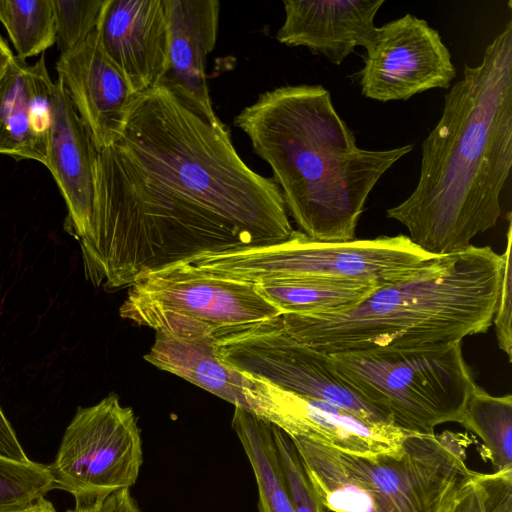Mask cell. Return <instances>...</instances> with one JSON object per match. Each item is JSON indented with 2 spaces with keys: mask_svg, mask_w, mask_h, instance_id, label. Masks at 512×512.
Instances as JSON below:
<instances>
[{
  "mask_svg": "<svg viewBox=\"0 0 512 512\" xmlns=\"http://www.w3.org/2000/svg\"><path fill=\"white\" fill-rule=\"evenodd\" d=\"M272 177L239 156L230 131L160 84L134 100L98 152L79 240L86 278L117 290L205 255L270 246L294 233Z\"/></svg>",
  "mask_w": 512,
  "mask_h": 512,
  "instance_id": "1",
  "label": "cell"
},
{
  "mask_svg": "<svg viewBox=\"0 0 512 512\" xmlns=\"http://www.w3.org/2000/svg\"><path fill=\"white\" fill-rule=\"evenodd\" d=\"M512 167V21L464 65L445 94L442 115L422 143L419 180L386 210L411 241L435 256L465 250L496 226L500 195Z\"/></svg>",
  "mask_w": 512,
  "mask_h": 512,
  "instance_id": "2",
  "label": "cell"
},
{
  "mask_svg": "<svg viewBox=\"0 0 512 512\" xmlns=\"http://www.w3.org/2000/svg\"><path fill=\"white\" fill-rule=\"evenodd\" d=\"M272 169L303 234L321 242L355 239L366 200L413 145L366 150L322 85H286L259 95L234 120Z\"/></svg>",
  "mask_w": 512,
  "mask_h": 512,
  "instance_id": "3",
  "label": "cell"
},
{
  "mask_svg": "<svg viewBox=\"0 0 512 512\" xmlns=\"http://www.w3.org/2000/svg\"><path fill=\"white\" fill-rule=\"evenodd\" d=\"M503 268V254L471 245L376 287L345 312L278 318L291 337L328 354L461 342L492 325Z\"/></svg>",
  "mask_w": 512,
  "mask_h": 512,
  "instance_id": "4",
  "label": "cell"
},
{
  "mask_svg": "<svg viewBox=\"0 0 512 512\" xmlns=\"http://www.w3.org/2000/svg\"><path fill=\"white\" fill-rule=\"evenodd\" d=\"M306 474L332 512H450L475 471L462 434H409L397 452L373 458L291 438Z\"/></svg>",
  "mask_w": 512,
  "mask_h": 512,
  "instance_id": "5",
  "label": "cell"
},
{
  "mask_svg": "<svg viewBox=\"0 0 512 512\" xmlns=\"http://www.w3.org/2000/svg\"><path fill=\"white\" fill-rule=\"evenodd\" d=\"M338 373L409 433L433 434L459 422L476 384L461 342L384 347L330 354Z\"/></svg>",
  "mask_w": 512,
  "mask_h": 512,
  "instance_id": "6",
  "label": "cell"
},
{
  "mask_svg": "<svg viewBox=\"0 0 512 512\" xmlns=\"http://www.w3.org/2000/svg\"><path fill=\"white\" fill-rule=\"evenodd\" d=\"M434 257L403 234L321 242L295 230L288 240L279 244L200 256L180 265L253 284L276 278L316 277L381 286Z\"/></svg>",
  "mask_w": 512,
  "mask_h": 512,
  "instance_id": "7",
  "label": "cell"
},
{
  "mask_svg": "<svg viewBox=\"0 0 512 512\" xmlns=\"http://www.w3.org/2000/svg\"><path fill=\"white\" fill-rule=\"evenodd\" d=\"M216 356L282 389L337 406L359 419L393 425L388 414L366 401L336 370L330 354L291 337L278 316L213 331Z\"/></svg>",
  "mask_w": 512,
  "mask_h": 512,
  "instance_id": "8",
  "label": "cell"
},
{
  "mask_svg": "<svg viewBox=\"0 0 512 512\" xmlns=\"http://www.w3.org/2000/svg\"><path fill=\"white\" fill-rule=\"evenodd\" d=\"M142 464L141 431L134 411L110 394L93 406L77 409L48 467L54 488L73 495L76 503L90 504L130 489Z\"/></svg>",
  "mask_w": 512,
  "mask_h": 512,
  "instance_id": "9",
  "label": "cell"
},
{
  "mask_svg": "<svg viewBox=\"0 0 512 512\" xmlns=\"http://www.w3.org/2000/svg\"><path fill=\"white\" fill-rule=\"evenodd\" d=\"M128 288L120 316L140 326L172 317L196 321L214 331L281 315L260 295L255 284L201 273L182 265L149 274Z\"/></svg>",
  "mask_w": 512,
  "mask_h": 512,
  "instance_id": "10",
  "label": "cell"
},
{
  "mask_svg": "<svg viewBox=\"0 0 512 512\" xmlns=\"http://www.w3.org/2000/svg\"><path fill=\"white\" fill-rule=\"evenodd\" d=\"M358 72L361 94L389 102L430 89H448L456 76L439 32L410 13L377 28Z\"/></svg>",
  "mask_w": 512,
  "mask_h": 512,
  "instance_id": "11",
  "label": "cell"
},
{
  "mask_svg": "<svg viewBox=\"0 0 512 512\" xmlns=\"http://www.w3.org/2000/svg\"><path fill=\"white\" fill-rule=\"evenodd\" d=\"M155 332L147 362L268 422L282 389L222 362L214 352L212 328L188 321Z\"/></svg>",
  "mask_w": 512,
  "mask_h": 512,
  "instance_id": "12",
  "label": "cell"
},
{
  "mask_svg": "<svg viewBox=\"0 0 512 512\" xmlns=\"http://www.w3.org/2000/svg\"><path fill=\"white\" fill-rule=\"evenodd\" d=\"M55 68L97 151L111 145L138 95L108 57L98 29L61 54Z\"/></svg>",
  "mask_w": 512,
  "mask_h": 512,
  "instance_id": "13",
  "label": "cell"
},
{
  "mask_svg": "<svg viewBox=\"0 0 512 512\" xmlns=\"http://www.w3.org/2000/svg\"><path fill=\"white\" fill-rule=\"evenodd\" d=\"M97 29L105 52L136 95L162 84L168 65L163 0H107Z\"/></svg>",
  "mask_w": 512,
  "mask_h": 512,
  "instance_id": "14",
  "label": "cell"
},
{
  "mask_svg": "<svg viewBox=\"0 0 512 512\" xmlns=\"http://www.w3.org/2000/svg\"><path fill=\"white\" fill-rule=\"evenodd\" d=\"M384 0H285V19L276 39L305 47L340 65L355 48L374 39L375 16Z\"/></svg>",
  "mask_w": 512,
  "mask_h": 512,
  "instance_id": "15",
  "label": "cell"
},
{
  "mask_svg": "<svg viewBox=\"0 0 512 512\" xmlns=\"http://www.w3.org/2000/svg\"><path fill=\"white\" fill-rule=\"evenodd\" d=\"M97 157L98 151L86 125L65 87L57 80L46 167L65 200L69 227L78 240L86 235L90 225Z\"/></svg>",
  "mask_w": 512,
  "mask_h": 512,
  "instance_id": "16",
  "label": "cell"
},
{
  "mask_svg": "<svg viewBox=\"0 0 512 512\" xmlns=\"http://www.w3.org/2000/svg\"><path fill=\"white\" fill-rule=\"evenodd\" d=\"M269 423L290 438L311 439L368 458L399 451L412 434L393 425L365 422L337 406L285 389Z\"/></svg>",
  "mask_w": 512,
  "mask_h": 512,
  "instance_id": "17",
  "label": "cell"
},
{
  "mask_svg": "<svg viewBox=\"0 0 512 512\" xmlns=\"http://www.w3.org/2000/svg\"><path fill=\"white\" fill-rule=\"evenodd\" d=\"M168 23V65L163 85L217 119L206 79L220 15L218 0H163Z\"/></svg>",
  "mask_w": 512,
  "mask_h": 512,
  "instance_id": "18",
  "label": "cell"
},
{
  "mask_svg": "<svg viewBox=\"0 0 512 512\" xmlns=\"http://www.w3.org/2000/svg\"><path fill=\"white\" fill-rule=\"evenodd\" d=\"M255 285L281 314L315 316L350 310L378 287L362 281L316 277L268 279Z\"/></svg>",
  "mask_w": 512,
  "mask_h": 512,
  "instance_id": "19",
  "label": "cell"
},
{
  "mask_svg": "<svg viewBox=\"0 0 512 512\" xmlns=\"http://www.w3.org/2000/svg\"><path fill=\"white\" fill-rule=\"evenodd\" d=\"M232 428L254 472L258 512H294L278 458L272 424L247 410L235 407Z\"/></svg>",
  "mask_w": 512,
  "mask_h": 512,
  "instance_id": "20",
  "label": "cell"
},
{
  "mask_svg": "<svg viewBox=\"0 0 512 512\" xmlns=\"http://www.w3.org/2000/svg\"><path fill=\"white\" fill-rule=\"evenodd\" d=\"M483 442L495 471L512 468V396H493L475 384L459 422Z\"/></svg>",
  "mask_w": 512,
  "mask_h": 512,
  "instance_id": "21",
  "label": "cell"
},
{
  "mask_svg": "<svg viewBox=\"0 0 512 512\" xmlns=\"http://www.w3.org/2000/svg\"><path fill=\"white\" fill-rule=\"evenodd\" d=\"M28 67L14 56L0 86V154L42 163L30 125Z\"/></svg>",
  "mask_w": 512,
  "mask_h": 512,
  "instance_id": "22",
  "label": "cell"
},
{
  "mask_svg": "<svg viewBox=\"0 0 512 512\" xmlns=\"http://www.w3.org/2000/svg\"><path fill=\"white\" fill-rule=\"evenodd\" d=\"M0 22L21 59L55 44L52 0H0Z\"/></svg>",
  "mask_w": 512,
  "mask_h": 512,
  "instance_id": "23",
  "label": "cell"
},
{
  "mask_svg": "<svg viewBox=\"0 0 512 512\" xmlns=\"http://www.w3.org/2000/svg\"><path fill=\"white\" fill-rule=\"evenodd\" d=\"M53 488L48 465L0 456V512H24Z\"/></svg>",
  "mask_w": 512,
  "mask_h": 512,
  "instance_id": "24",
  "label": "cell"
},
{
  "mask_svg": "<svg viewBox=\"0 0 512 512\" xmlns=\"http://www.w3.org/2000/svg\"><path fill=\"white\" fill-rule=\"evenodd\" d=\"M107 0H52L55 44L61 54L79 45L98 26Z\"/></svg>",
  "mask_w": 512,
  "mask_h": 512,
  "instance_id": "25",
  "label": "cell"
},
{
  "mask_svg": "<svg viewBox=\"0 0 512 512\" xmlns=\"http://www.w3.org/2000/svg\"><path fill=\"white\" fill-rule=\"evenodd\" d=\"M450 512H512V468L475 471Z\"/></svg>",
  "mask_w": 512,
  "mask_h": 512,
  "instance_id": "26",
  "label": "cell"
},
{
  "mask_svg": "<svg viewBox=\"0 0 512 512\" xmlns=\"http://www.w3.org/2000/svg\"><path fill=\"white\" fill-rule=\"evenodd\" d=\"M55 82L52 81L46 67L45 57L41 55L28 67V102L32 136L36 148L47 163L48 140L52 123V98Z\"/></svg>",
  "mask_w": 512,
  "mask_h": 512,
  "instance_id": "27",
  "label": "cell"
},
{
  "mask_svg": "<svg viewBox=\"0 0 512 512\" xmlns=\"http://www.w3.org/2000/svg\"><path fill=\"white\" fill-rule=\"evenodd\" d=\"M272 431L294 512H325L291 438L274 425Z\"/></svg>",
  "mask_w": 512,
  "mask_h": 512,
  "instance_id": "28",
  "label": "cell"
},
{
  "mask_svg": "<svg viewBox=\"0 0 512 512\" xmlns=\"http://www.w3.org/2000/svg\"><path fill=\"white\" fill-rule=\"evenodd\" d=\"M511 238L512 228L509 224L507 231V245L504 257L503 276L499 296L493 317L495 333L499 348L506 353L511 362L512 356V265H511Z\"/></svg>",
  "mask_w": 512,
  "mask_h": 512,
  "instance_id": "29",
  "label": "cell"
},
{
  "mask_svg": "<svg viewBox=\"0 0 512 512\" xmlns=\"http://www.w3.org/2000/svg\"><path fill=\"white\" fill-rule=\"evenodd\" d=\"M0 456L18 462H28L24 449L0 408Z\"/></svg>",
  "mask_w": 512,
  "mask_h": 512,
  "instance_id": "30",
  "label": "cell"
},
{
  "mask_svg": "<svg viewBox=\"0 0 512 512\" xmlns=\"http://www.w3.org/2000/svg\"><path fill=\"white\" fill-rule=\"evenodd\" d=\"M97 512H140L130 489H120L109 494L101 503Z\"/></svg>",
  "mask_w": 512,
  "mask_h": 512,
  "instance_id": "31",
  "label": "cell"
},
{
  "mask_svg": "<svg viewBox=\"0 0 512 512\" xmlns=\"http://www.w3.org/2000/svg\"><path fill=\"white\" fill-rule=\"evenodd\" d=\"M14 56L12 50L0 36V86Z\"/></svg>",
  "mask_w": 512,
  "mask_h": 512,
  "instance_id": "32",
  "label": "cell"
},
{
  "mask_svg": "<svg viewBox=\"0 0 512 512\" xmlns=\"http://www.w3.org/2000/svg\"><path fill=\"white\" fill-rule=\"evenodd\" d=\"M24 512H55V508L49 500L42 497Z\"/></svg>",
  "mask_w": 512,
  "mask_h": 512,
  "instance_id": "33",
  "label": "cell"
},
{
  "mask_svg": "<svg viewBox=\"0 0 512 512\" xmlns=\"http://www.w3.org/2000/svg\"><path fill=\"white\" fill-rule=\"evenodd\" d=\"M101 502L102 501H97L90 504L76 503L75 507L67 510V512H97Z\"/></svg>",
  "mask_w": 512,
  "mask_h": 512,
  "instance_id": "34",
  "label": "cell"
}]
</instances>
